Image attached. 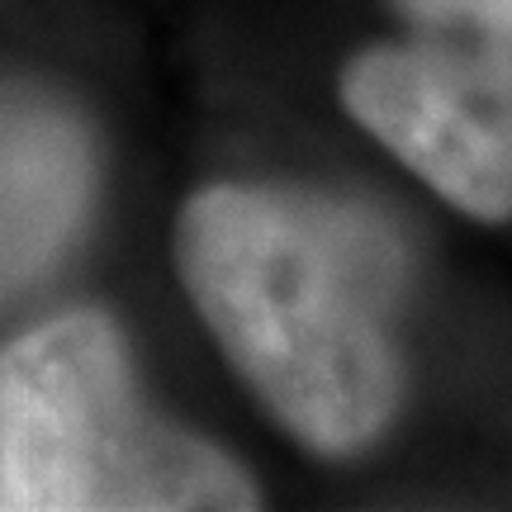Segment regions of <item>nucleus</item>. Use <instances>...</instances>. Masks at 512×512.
Wrapping results in <instances>:
<instances>
[{"mask_svg": "<svg viewBox=\"0 0 512 512\" xmlns=\"http://www.w3.org/2000/svg\"><path fill=\"white\" fill-rule=\"evenodd\" d=\"M403 15L432 29L456 34L512 57V0H399Z\"/></svg>", "mask_w": 512, "mask_h": 512, "instance_id": "5", "label": "nucleus"}, {"mask_svg": "<svg viewBox=\"0 0 512 512\" xmlns=\"http://www.w3.org/2000/svg\"><path fill=\"white\" fill-rule=\"evenodd\" d=\"M91 195V147L67 110L0 95V304L72 242Z\"/></svg>", "mask_w": 512, "mask_h": 512, "instance_id": "4", "label": "nucleus"}, {"mask_svg": "<svg viewBox=\"0 0 512 512\" xmlns=\"http://www.w3.org/2000/svg\"><path fill=\"white\" fill-rule=\"evenodd\" d=\"M0 508H5V494H0Z\"/></svg>", "mask_w": 512, "mask_h": 512, "instance_id": "6", "label": "nucleus"}, {"mask_svg": "<svg viewBox=\"0 0 512 512\" xmlns=\"http://www.w3.org/2000/svg\"><path fill=\"white\" fill-rule=\"evenodd\" d=\"M181 280L233 366L313 451H356L399 403V252L347 209L214 185L181 214Z\"/></svg>", "mask_w": 512, "mask_h": 512, "instance_id": "1", "label": "nucleus"}, {"mask_svg": "<svg viewBox=\"0 0 512 512\" xmlns=\"http://www.w3.org/2000/svg\"><path fill=\"white\" fill-rule=\"evenodd\" d=\"M347 110L475 219H512V57L456 34L370 48L342 76Z\"/></svg>", "mask_w": 512, "mask_h": 512, "instance_id": "3", "label": "nucleus"}, {"mask_svg": "<svg viewBox=\"0 0 512 512\" xmlns=\"http://www.w3.org/2000/svg\"><path fill=\"white\" fill-rule=\"evenodd\" d=\"M5 508H252L233 460L147 418L105 313H57L0 351Z\"/></svg>", "mask_w": 512, "mask_h": 512, "instance_id": "2", "label": "nucleus"}]
</instances>
